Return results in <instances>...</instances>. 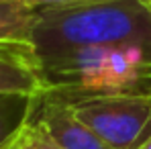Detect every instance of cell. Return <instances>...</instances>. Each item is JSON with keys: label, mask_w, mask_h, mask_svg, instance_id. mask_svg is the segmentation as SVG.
<instances>
[{"label": "cell", "mask_w": 151, "mask_h": 149, "mask_svg": "<svg viewBox=\"0 0 151 149\" xmlns=\"http://www.w3.org/2000/svg\"><path fill=\"white\" fill-rule=\"evenodd\" d=\"M45 94L65 102L151 94V43H121L37 55Z\"/></svg>", "instance_id": "cell-1"}, {"label": "cell", "mask_w": 151, "mask_h": 149, "mask_svg": "<svg viewBox=\"0 0 151 149\" xmlns=\"http://www.w3.org/2000/svg\"><path fill=\"white\" fill-rule=\"evenodd\" d=\"M35 55L121 43H151L149 0H102L68 8H37Z\"/></svg>", "instance_id": "cell-2"}, {"label": "cell", "mask_w": 151, "mask_h": 149, "mask_svg": "<svg viewBox=\"0 0 151 149\" xmlns=\"http://www.w3.org/2000/svg\"><path fill=\"white\" fill-rule=\"evenodd\" d=\"M70 106L112 149H141L151 139V94L90 96Z\"/></svg>", "instance_id": "cell-3"}, {"label": "cell", "mask_w": 151, "mask_h": 149, "mask_svg": "<svg viewBox=\"0 0 151 149\" xmlns=\"http://www.w3.org/2000/svg\"><path fill=\"white\" fill-rule=\"evenodd\" d=\"M31 121L45 129L63 149H112L76 117L70 102L45 92L35 100Z\"/></svg>", "instance_id": "cell-4"}, {"label": "cell", "mask_w": 151, "mask_h": 149, "mask_svg": "<svg viewBox=\"0 0 151 149\" xmlns=\"http://www.w3.org/2000/svg\"><path fill=\"white\" fill-rule=\"evenodd\" d=\"M0 92L39 96L45 80L33 45L0 43Z\"/></svg>", "instance_id": "cell-5"}, {"label": "cell", "mask_w": 151, "mask_h": 149, "mask_svg": "<svg viewBox=\"0 0 151 149\" xmlns=\"http://www.w3.org/2000/svg\"><path fill=\"white\" fill-rule=\"evenodd\" d=\"M37 8L25 0H0V43H33Z\"/></svg>", "instance_id": "cell-6"}, {"label": "cell", "mask_w": 151, "mask_h": 149, "mask_svg": "<svg viewBox=\"0 0 151 149\" xmlns=\"http://www.w3.org/2000/svg\"><path fill=\"white\" fill-rule=\"evenodd\" d=\"M37 96L0 92V145L31 119Z\"/></svg>", "instance_id": "cell-7"}, {"label": "cell", "mask_w": 151, "mask_h": 149, "mask_svg": "<svg viewBox=\"0 0 151 149\" xmlns=\"http://www.w3.org/2000/svg\"><path fill=\"white\" fill-rule=\"evenodd\" d=\"M0 149H63L45 129H41L35 121H27Z\"/></svg>", "instance_id": "cell-8"}, {"label": "cell", "mask_w": 151, "mask_h": 149, "mask_svg": "<svg viewBox=\"0 0 151 149\" xmlns=\"http://www.w3.org/2000/svg\"><path fill=\"white\" fill-rule=\"evenodd\" d=\"M33 8H68V6H82V4H92L102 0H25Z\"/></svg>", "instance_id": "cell-9"}, {"label": "cell", "mask_w": 151, "mask_h": 149, "mask_svg": "<svg viewBox=\"0 0 151 149\" xmlns=\"http://www.w3.org/2000/svg\"><path fill=\"white\" fill-rule=\"evenodd\" d=\"M141 149H151V139L147 141V143H143V147H141Z\"/></svg>", "instance_id": "cell-10"}, {"label": "cell", "mask_w": 151, "mask_h": 149, "mask_svg": "<svg viewBox=\"0 0 151 149\" xmlns=\"http://www.w3.org/2000/svg\"><path fill=\"white\" fill-rule=\"evenodd\" d=\"M149 4H151V0H149Z\"/></svg>", "instance_id": "cell-11"}]
</instances>
